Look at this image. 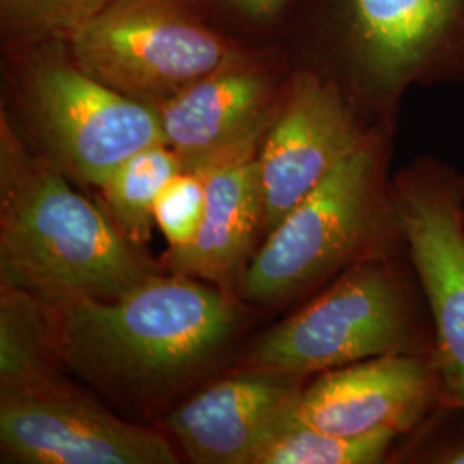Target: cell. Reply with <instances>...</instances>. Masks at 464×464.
<instances>
[{
    "instance_id": "obj_1",
    "label": "cell",
    "mask_w": 464,
    "mask_h": 464,
    "mask_svg": "<svg viewBox=\"0 0 464 464\" xmlns=\"http://www.w3.org/2000/svg\"><path fill=\"white\" fill-rule=\"evenodd\" d=\"M281 44L366 116L396 122L411 88L464 83V0H291Z\"/></svg>"
},
{
    "instance_id": "obj_2",
    "label": "cell",
    "mask_w": 464,
    "mask_h": 464,
    "mask_svg": "<svg viewBox=\"0 0 464 464\" xmlns=\"http://www.w3.org/2000/svg\"><path fill=\"white\" fill-rule=\"evenodd\" d=\"M0 272L9 289L55 306L78 299H116L151 277L128 237L63 170L24 145L2 114Z\"/></svg>"
},
{
    "instance_id": "obj_3",
    "label": "cell",
    "mask_w": 464,
    "mask_h": 464,
    "mask_svg": "<svg viewBox=\"0 0 464 464\" xmlns=\"http://www.w3.org/2000/svg\"><path fill=\"white\" fill-rule=\"evenodd\" d=\"M394 133L382 124L270 231L243 276L248 298H296L404 243L387 179Z\"/></svg>"
},
{
    "instance_id": "obj_4",
    "label": "cell",
    "mask_w": 464,
    "mask_h": 464,
    "mask_svg": "<svg viewBox=\"0 0 464 464\" xmlns=\"http://www.w3.org/2000/svg\"><path fill=\"white\" fill-rule=\"evenodd\" d=\"M435 332L406 241L349 266L256 344L258 370L304 379L385 354L431 356Z\"/></svg>"
},
{
    "instance_id": "obj_5",
    "label": "cell",
    "mask_w": 464,
    "mask_h": 464,
    "mask_svg": "<svg viewBox=\"0 0 464 464\" xmlns=\"http://www.w3.org/2000/svg\"><path fill=\"white\" fill-rule=\"evenodd\" d=\"M59 308L69 354L126 382L181 375L207 360L234 324L229 301L214 289L153 276L119 298L78 299Z\"/></svg>"
},
{
    "instance_id": "obj_6",
    "label": "cell",
    "mask_w": 464,
    "mask_h": 464,
    "mask_svg": "<svg viewBox=\"0 0 464 464\" xmlns=\"http://www.w3.org/2000/svg\"><path fill=\"white\" fill-rule=\"evenodd\" d=\"M2 53L45 157L72 178L102 188L136 151L166 143L157 111L86 72L66 40Z\"/></svg>"
},
{
    "instance_id": "obj_7",
    "label": "cell",
    "mask_w": 464,
    "mask_h": 464,
    "mask_svg": "<svg viewBox=\"0 0 464 464\" xmlns=\"http://www.w3.org/2000/svg\"><path fill=\"white\" fill-rule=\"evenodd\" d=\"M66 42L86 72L151 109L262 47L188 0H114Z\"/></svg>"
},
{
    "instance_id": "obj_8",
    "label": "cell",
    "mask_w": 464,
    "mask_h": 464,
    "mask_svg": "<svg viewBox=\"0 0 464 464\" xmlns=\"http://www.w3.org/2000/svg\"><path fill=\"white\" fill-rule=\"evenodd\" d=\"M391 191L430 310L440 406L464 408V172L423 153L392 176Z\"/></svg>"
},
{
    "instance_id": "obj_9",
    "label": "cell",
    "mask_w": 464,
    "mask_h": 464,
    "mask_svg": "<svg viewBox=\"0 0 464 464\" xmlns=\"http://www.w3.org/2000/svg\"><path fill=\"white\" fill-rule=\"evenodd\" d=\"M382 124L389 122L366 116L331 78L295 66L258 150L262 218L270 231Z\"/></svg>"
},
{
    "instance_id": "obj_10",
    "label": "cell",
    "mask_w": 464,
    "mask_h": 464,
    "mask_svg": "<svg viewBox=\"0 0 464 464\" xmlns=\"http://www.w3.org/2000/svg\"><path fill=\"white\" fill-rule=\"evenodd\" d=\"M295 64L282 44L262 45L248 57L188 86L155 111L169 147L186 170L262 145L281 109Z\"/></svg>"
},
{
    "instance_id": "obj_11",
    "label": "cell",
    "mask_w": 464,
    "mask_h": 464,
    "mask_svg": "<svg viewBox=\"0 0 464 464\" xmlns=\"http://www.w3.org/2000/svg\"><path fill=\"white\" fill-rule=\"evenodd\" d=\"M0 440L21 463H178L160 433L121 421L50 382L2 392Z\"/></svg>"
},
{
    "instance_id": "obj_12",
    "label": "cell",
    "mask_w": 464,
    "mask_h": 464,
    "mask_svg": "<svg viewBox=\"0 0 464 464\" xmlns=\"http://www.w3.org/2000/svg\"><path fill=\"white\" fill-rule=\"evenodd\" d=\"M440 408L431 356L385 354L332 368L301 387L289 418L337 437H399Z\"/></svg>"
},
{
    "instance_id": "obj_13",
    "label": "cell",
    "mask_w": 464,
    "mask_h": 464,
    "mask_svg": "<svg viewBox=\"0 0 464 464\" xmlns=\"http://www.w3.org/2000/svg\"><path fill=\"white\" fill-rule=\"evenodd\" d=\"M299 391V379L258 370L208 387L167 425L195 463L253 464Z\"/></svg>"
},
{
    "instance_id": "obj_14",
    "label": "cell",
    "mask_w": 464,
    "mask_h": 464,
    "mask_svg": "<svg viewBox=\"0 0 464 464\" xmlns=\"http://www.w3.org/2000/svg\"><path fill=\"white\" fill-rule=\"evenodd\" d=\"M258 150H245L198 170L205 176V214L195 239L170 249L169 266L179 276L229 284L248 255L264 193Z\"/></svg>"
},
{
    "instance_id": "obj_15",
    "label": "cell",
    "mask_w": 464,
    "mask_h": 464,
    "mask_svg": "<svg viewBox=\"0 0 464 464\" xmlns=\"http://www.w3.org/2000/svg\"><path fill=\"white\" fill-rule=\"evenodd\" d=\"M183 159L167 143L140 150L126 159L102 186L121 232L143 243L155 222V207L167 184L183 172Z\"/></svg>"
},
{
    "instance_id": "obj_16",
    "label": "cell",
    "mask_w": 464,
    "mask_h": 464,
    "mask_svg": "<svg viewBox=\"0 0 464 464\" xmlns=\"http://www.w3.org/2000/svg\"><path fill=\"white\" fill-rule=\"evenodd\" d=\"M398 439L392 431L337 437L298 423L287 413L256 452L253 464L385 463Z\"/></svg>"
},
{
    "instance_id": "obj_17",
    "label": "cell",
    "mask_w": 464,
    "mask_h": 464,
    "mask_svg": "<svg viewBox=\"0 0 464 464\" xmlns=\"http://www.w3.org/2000/svg\"><path fill=\"white\" fill-rule=\"evenodd\" d=\"M114 0H0V45L23 49L67 40Z\"/></svg>"
},
{
    "instance_id": "obj_18",
    "label": "cell",
    "mask_w": 464,
    "mask_h": 464,
    "mask_svg": "<svg viewBox=\"0 0 464 464\" xmlns=\"http://www.w3.org/2000/svg\"><path fill=\"white\" fill-rule=\"evenodd\" d=\"M34 296L9 289L2 296L0 322V373L2 392L47 383L44 353V329Z\"/></svg>"
},
{
    "instance_id": "obj_19",
    "label": "cell",
    "mask_w": 464,
    "mask_h": 464,
    "mask_svg": "<svg viewBox=\"0 0 464 464\" xmlns=\"http://www.w3.org/2000/svg\"><path fill=\"white\" fill-rule=\"evenodd\" d=\"M387 461L464 464V408H437L415 430L399 437Z\"/></svg>"
},
{
    "instance_id": "obj_20",
    "label": "cell",
    "mask_w": 464,
    "mask_h": 464,
    "mask_svg": "<svg viewBox=\"0 0 464 464\" xmlns=\"http://www.w3.org/2000/svg\"><path fill=\"white\" fill-rule=\"evenodd\" d=\"M201 14L243 42L281 44L291 0H188Z\"/></svg>"
},
{
    "instance_id": "obj_21",
    "label": "cell",
    "mask_w": 464,
    "mask_h": 464,
    "mask_svg": "<svg viewBox=\"0 0 464 464\" xmlns=\"http://www.w3.org/2000/svg\"><path fill=\"white\" fill-rule=\"evenodd\" d=\"M205 201L203 172L184 169L167 184L155 207V222L170 249L184 248L195 239L205 214Z\"/></svg>"
}]
</instances>
